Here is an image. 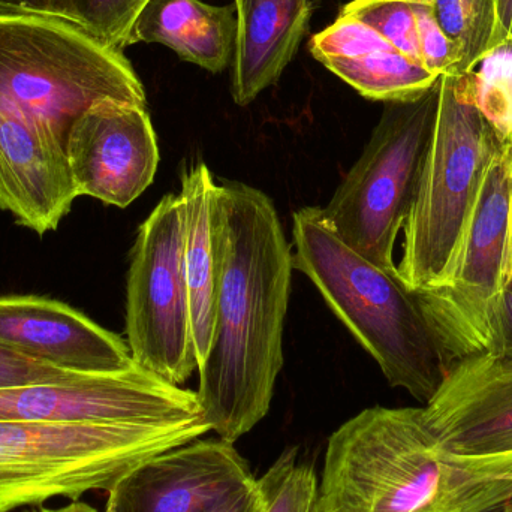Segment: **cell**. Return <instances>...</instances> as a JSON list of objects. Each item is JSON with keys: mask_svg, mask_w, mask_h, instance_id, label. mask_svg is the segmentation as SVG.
<instances>
[{"mask_svg": "<svg viewBox=\"0 0 512 512\" xmlns=\"http://www.w3.org/2000/svg\"><path fill=\"white\" fill-rule=\"evenodd\" d=\"M309 50L361 96L384 104L417 98L441 78L412 62L354 15L340 14L310 39Z\"/></svg>", "mask_w": 512, "mask_h": 512, "instance_id": "obj_16", "label": "cell"}, {"mask_svg": "<svg viewBox=\"0 0 512 512\" xmlns=\"http://www.w3.org/2000/svg\"><path fill=\"white\" fill-rule=\"evenodd\" d=\"M104 99L147 107L123 50L80 24L44 15H0V102L66 147L71 126Z\"/></svg>", "mask_w": 512, "mask_h": 512, "instance_id": "obj_4", "label": "cell"}, {"mask_svg": "<svg viewBox=\"0 0 512 512\" xmlns=\"http://www.w3.org/2000/svg\"><path fill=\"white\" fill-rule=\"evenodd\" d=\"M255 481L233 442L198 438L126 475L108 492L104 512H210Z\"/></svg>", "mask_w": 512, "mask_h": 512, "instance_id": "obj_12", "label": "cell"}, {"mask_svg": "<svg viewBox=\"0 0 512 512\" xmlns=\"http://www.w3.org/2000/svg\"><path fill=\"white\" fill-rule=\"evenodd\" d=\"M236 50L231 63V93L240 107L252 104L273 86L292 62L309 30V0H234Z\"/></svg>", "mask_w": 512, "mask_h": 512, "instance_id": "obj_17", "label": "cell"}, {"mask_svg": "<svg viewBox=\"0 0 512 512\" xmlns=\"http://www.w3.org/2000/svg\"><path fill=\"white\" fill-rule=\"evenodd\" d=\"M512 146V144H511ZM511 231H512V212H511Z\"/></svg>", "mask_w": 512, "mask_h": 512, "instance_id": "obj_35", "label": "cell"}, {"mask_svg": "<svg viewBox=\"0 0 512 512\" xmlns=\"http://www.w3.org/2000/svg\"><path fill=\"white\" fill-rule=\"evenodd\" d=\"M0 346L72 373L137 366L122 337L62 301L35 295L0 297Z\"/></svg>", "mask_w": 512, "mask_h": 512, "instance_id": "obj_14", "label": "cell"}, {"mask_svg": "<svg viewBox=\"0 0 512 512\" xmlns=\"http://www.w3.org/2000/svg\"><path fill=\"white\" fill-rule=\"evenodd\" d=\"M78 197L125 209L155 179L159 147L147 107L104 99L84 111L66 138Z\"/></svg>", "mask_w": 512, "mask_h": 512, "instance_id": "obj_11", "label": "cell"}, {"mask_svg": "<svg viewBox=\"0 0 512 512\" xmlns=\"http://www.w3.org/2000/svg\"><path fill=\"white\" fill-rule=\"evenodd\" d=\"M423 408L445 457L512 453L511 358L484 354L459 361Z\"/></svg>", "mask_w": 512, "mask_h": 512, "instance_id": "obj_13", "label": "cell"}, {"mask_svg": "<svg viewBox=\"0 0 512 512\" xmlns=\"http://www.w3.org/2000/svg\"><path fill=\"white\" fill-rule=\"evenodd\" d=\"M209 432L204 417L164 424L0 421V512L110 492L147 460Z\"/></svg>", "mask_w": 512, "mask_h": 512, "instance_id": "obj_3", "label": "cell"}, {"mask_svg": "<svg viewBox=\"0 0 512 512\" xmlns=\"http://www.w3.org/2000/svg\"><path fill=\"white\" fill-rule=\"evenodd\" d=\"M77 198L65 146L0 102V209L44 236L57 230Z\"/></svg>", "mask_w": 512, "mask_h": 512, "instance_id": "obj_15", "label": "cell"}, {"mask_svg": "<svg viewBox=\"0 0 512 512\" xmlns=\"http://www.w3.org/2000/svg\"><path fill=\"white\" fill-rule=\"evenodd\" d=\"M438 512H512V453L451 459Z\"/></svg>", "mask_w": 512, "mask_h": 512, "instance_id": "obj_20", "label": "cell"}, {"mask_svg": "<svg viewBox=\"0 0 512 512\" xmlns=\"http://www.w3.org/2000/svg\"><path fill=\"white\" fill-rule=\"evenodd\" d=\"M432 8L439 26L459 53L451 75L469 74L498 47L496 0H435Z\"/></svg>", "mask_w": 512, "mask_h": 512, "instance_id": "obj_21", "label": "cell"}, {"mask_svg": "<svg viewBox=\"0 0 512 512\" xmlns=\"http://www.w3.org/2000/svg\"><path fill=\"white\" fill-rule=\"evenodd\" d=\"M492 354L512 360V279L505 289L496 315V336Z\"/></svg>", "mask_w": 512, "mask_h": 512, "instance_id": "obj_29", "label": "cell"}, {"mask_svg": "<svg viewBox=\"0 0 512 512\" xmlns=\"http://www.w3.org/2000/svg\"><path fill=\"white\" fill-rule=\"evenodd\" d=\"M262 498L258 483L234 493L227 501L219 504L210 512H261Z\"/></svg>", "mask_w": 512, "mask_h": 512, "instance_id": "obj_30", "label": "cell"}, {"mask_svg": "<svg viewBox=\"0 0 512 512\" xmlns=\"http://www.w3.org/2000/svg\"><path fill=\"white\" fill-rule=\"evenodd\" d=\"M414 9L417 15L421 63L436 77L453 74L459 60L456 45L439 26L432 6L414 5Z\"/></svg>", "mask_w": 512, "mask_h": 512, "instance_id": "obj_26", "label": "cell"}, {"mask_svg": "<svg viewBox=\"0 0 512 512\" xmlns=\"http://www.w3.org/2000/svg\"><path fill=\"white\" fill-rule=\"evenodd\" d=\"M256 483L261 512H324L315 469L300 460L298 448L283 451Z\"/></svg>", "mask_w": 512, "mask_h": 512, "instance_id": "obj_23", "label": "cell"}, {"mask_svg": "<svg viewBox=\"0 0 512 512\" xmlns=\"http://www.w3.org/2000/svg\"><path fill=\"white\" fill-rule=\"evenodd\" d=\"M0 15H44L72 21L68 0H0Z\"/></svg>", "mask_w": 512, "mask_h": 512, "instance_id": "obj_28", "label": "cell"}, {"mask_svg": "<svg viewBox=\"0 0 512 512\" xmlns=\"http://www.w3.org/2000/svg\"><path fill=\"white\" fill-rule=\"evenodd\" d=\"M505 141L475 105L459 75H441L438 117L397 273L412 291L448 282L487 171Z\"/></svg>", "mask_w": 512, "mask_h": 512, "instance_id": "obj_5", "label": "cell"}, {"mask_svg": "<svg viewBox=\"0 0 512 512\" xmlns=\"http://www.w3.org/2000/svg\"><path fill=\"white\" fill-rule=\"evenodd\" d=\"M204 417L197 391L135 366L59 384L0 388V421L23 423H182Z\"/></svg>", "mask_w": 512, "mask_h": 512, "instance_id": "obj_10", "label": "cell"}, {"mask_svg": "<svg viewBox=\"0 0 512 512\" xmlns=\"http://www.w3.org/2000/svg\"><path fill=\"white\" fill-rule=\"evenodd\" d=\"M340 14L354 15L358 20L369 24L400 53L405 54L417 65L423 66L420 42H418L417 15H415L414 5L411 3H372V5L361 6V8H342Z\"/></svg>", "mask_w": 512, "mask_h": 512, "instance_id": "obj_25", "label": "cell"}, {"mask_svg": "<svg viewBox=\"0 0 512 512\" xmlns=\"http://www.w3.org/2000/svg\"><path fill=\"white\" fill-rule=\"evenodd\" d=\"M221 282L215 336L198 367V400L218 438L239 441L270 411L283 367L291 246L273 201L245 183L216 191Z\"/></svg>", "mask_w": 512, "mask_h": 512, "instance_id": "obj_1", "label": "cell"}, {"mask_svg": "<svg viewBox=\"0 0 512 512\" xmlns=\"http://www.w3.org/2000/svg\"><path fill=\"white\" fill-rule=\"evenodd\" d=\"M508 39H510V41H512V26H511V30H510V36H508Z\"/></svg>", "mask_w": 512, "mask_h": 512, "instance_id": "obj_34", "label": "cell"}, {"mask_svg": "<svg viewBox=\"0 0 512 512\" xmlns=\"http://www.w3.org/2000/svg\"><path fill=\"white\" fill-rule=\"evenodd\" d=\"M147 0H68L72 21L111 47L123 50Z\"/></svg>", "mask_w": 512, "mask_h": 512, "instance_id": "obj_24", "label": "cell"}, {"mask_svg": "<svg viewBox=\"0 0 512 512\" xmlns=\"http://www.w3.org/2000/svg\"><path fill=\"white\" fill-rule=\"evenodd\" d=\"M236 5L201 0H147L132 24L128 44H161L206 71H225L236 50Z\"/></svg>", "mask_w": 512, "mask_h": 512, "instance_id": "obj_19", "label": "cell"}, {"mask_svg": "<svg viewBox=\"0 0 512 512\" xmlns=\"http://www.w3.org/2000/svg\"><path fill=\"white\" fill-rule=\"evenodd\" d=\"M126 337L135 363L171 384H185L198 369L180 195H165L138 230L126 282Z\"/></svg>", "mask_w": 512, "mask_h": 512, "instance_id": "obj_9", "label": "cell"}, {"mask_svg": "<svg viewBox=\"0 0 512 512\" xmlns=\"http://www.w3.org/2000/svg\"><path fill=\"white\" fill-rule=\"evenodd\" d=\"M498 5V45L507 41L512 26V0H496Z\"/></svg>", "mask_w": 512, "mask_h": 512, "instance_id": "obj_31", "label": "cell"}, {"mask_svg": "<svg viewBox=\"0 0 512 512\" xmlns=\"http://www.w3.org/2000/svg\"><path fill=\"white\" fill-rule=\"evenodd\" d=\"M294 268L375 358L391 387L427 405L447 378V358L417 291L346 246L319 207L294 213Z\"/></svg>", "mask_w": 512, "mask_h": 512, "instance_id": "obj_2", "label": "cell"}, {"mask_svg": "<svg viewBox=\"0 0 512 512\" xmlns=\"http://www.w3.org/2000/svg\"><path fill=\"white\" fill-rule=\"evenodd\" d=\"M439 95L441 78L417 98L385 102L363 155L321 209L346 246L390 273H397L394 246L432 143Z\"/></svg>", "mask_w": 512, "mask_h": 512, "instance_id": "obj_7", "label": "cell"}, {"mask_svg": "<svg viewBox=\"0 0 512 512\" xmlns=\"http://www.w3.org/2000/svg\"><path fill=\"white\" fill-rule=\"evenodd\" d=\"M183 265L191 301L192 333L198 367L204 363L215 336L216 307L221 282V254L216 231L218 183L203 162L183 170Z\"/></svg>", "mask_w": 512, "mask_h": 512, "instance_id": "obj_18", "label": "cell"}, {"mask_svg": "<svg viewBox=\"0 0 512 512\" xmlns=\"http://www.w3.org/2000/svg\"><path fill=\"white\" fill-rule=\"evenodd\" d=\"M89 373H72L0 346V388L59 384Z\"/></svg>", "mask_w": 512, "mask_h": 512, "instance_id": "obj_27", "label": "cell"}, {"mask_svg": "<svg viewBox=\"0 0 512 512\" xmlns=\"http://www.w3.org/2000/svg\"><path fill=\"white\" fill-rule=\"evenodd\" d=\"M30 512H101L93 508L92 505L86 504V502L74 501L71 504L63 505L59 508H38V510Z\"/></svg>", "mask_w": 512, "mask_h": 512, "instance_id": "obj_32", "label": "cell"}, {"mask_svg": "<svg viewBox=\"0 0 512 512\" xmlns=\"http://www.w3.org/2000/svg\"><path fill=\"white\" fill-rule=\"evenodd\" d=\"M512 146L493 159L444 286L417 291L448 366L492 354L496 315L512 279Z\"/></svg>", "mask_w": 512, "mask_h": 512, "instance_id": "obj_8", "label": "cell"}, {"mask_svg": "<svg viewBox=\"0 0 512 512\" xmlns=\"http://www.w3.org/2000/svg\"><path fill=\"white\" fill-rule=\"evenodd\" d=\"M459 77L499 137L512 144V41L502 42L474 71Z\"/></svg>", "mask_w": 512, "mask_h": 512, "instance_id": "obj_22", "label": "cell"}, {"mask_svg": "<svg viewBox=\"0 0 512 512\" xmlns=\"http://www.w3.org/2000/svg\"><path fill=\"white\" fill-rule=\"evenodd\" d=\"M448 463L424 408H367L328 439L324 512H438Z\"/></svg>", "mask_w": 512, "mask_h": 512, "instance_id": "obj_6", "label": "cell"}, {"mask_svg": "<svg viewBox=\"0 0 512 512\" xmlns=\"http://www.w3.org/2000/svg\"><path fill=\"white\" fill-rule=\"evenodd\" d=\"M381 2H402V3H411V5H427L433 6V2L435 0H352V2L346 3L343 8L352 9V8H361V6L372 5V3H381Z\"/></svg>", "mask_w": 512, "mask_h": 512, "instance_id": "obj_33", "label": "cell"}]
</instances>
